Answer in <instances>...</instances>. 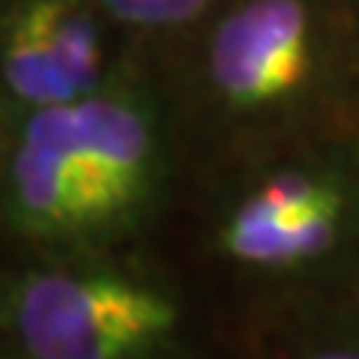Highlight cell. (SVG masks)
<instances>
[{
    "instance_id": "1",
    "label": "cell",
    "mask_w": 359,
    "mask_h": 359,
    "mask_svg": "<svg viewBox=\"0 0 359 359\" xmlns=\"http://www.w3.org/2000/svg\"><path fill=\"white\" fill-rule=\"evenodd\" d=\"M186 183L174 96L144 48L78 102L0 117V224L39 255L141 249Z\"/></svg>"
},
{
    "instance_id": "2",
    "label": "cell",
    "mask_w": 359,
    "mask_h": 359,
    "mask_svg": "<svg viewBox=\"0 0 359 359\" xmlns=\"http://www.w3.org/2000/svg\"><path fill=\"white\" fill-rule=\"evenodd\" d=\"M183 201L228 318L359 294V117L201 165Z\"/></svg>"
},
{
    "instance_id": "3",
    "label": "cell",
    "mask_w": 359,
    "mask_h": 359,
    "mask_svg": "<svg viewBox=\"0 0 359 359\" xmlns=\"http://www.w3.org/2000/svg\"><path fill=\"white\" fill-rule=\"evenodd\" d=\"M201 165L359 117L353 0H216L156 57Z\"/></svg>"
},
{
    "instance_id": "4",
    "label": "cell",
    "mask_w": 359,
    "mask_h": 359,
    "mask_svg": "<svg viewBox=\"0 0 359 359\" xmlns=\"http://www.w3.org/2000/svg\"><path fill=\"white\" fill-rule=\"evenodd\" d=\"M0 335L30 359H177L198 344L186 285L141 249L39 255L9 273Z\"/></svg>"
},
{
    "instance_id": "5",
    "label": "cell",
    "mask_w": 359,
    "mask_h": 359,
    "mask_svg": "<svg viewBox=\"0 0 359 359\" xmlns=\"http://www.w3.org/2000/svg\"><path fill=\"white\" fill-rule=\"evenodd\" d=\"M135 51L96 0H0V117L78 102Z\"/></svg>"
},
{
    "instance_id": "6",
    "label": "cell",
    "mask_w": 359,
    "mask_h": 359,
    "mask_svg": "<svg viewBox=\"0 0 359 359\" xmlns=\"http://www.w3.org/2000/svg\"><path fill=\"white\" fill-rule=\"evenodd\" d=\"M224 327L240 359H359V294L237 314Z\"/></svg>"
},
{
    "instance_id": "7",
    "label": "cell",
    "mask_w": 359,
    "mask_h": 359,
    "mask_svg": "<svg viewBox=\"0 0 359 359\" xmlns=\"http://www.w3.org/2000/svg\"><path fill=\"white\" fill-rule=\"evenodd\" d=\"M216 0H96L123 36L159 57L186 36Z\"/></svg>"
},
{
    "instance_id": "8",
    "label": "cell",
    "mask_w": 359,
    "mask_h": 359,
    "mask_svg": "<svg viewBox=\"0 0 359 359\" xmlns=\"http://www.w3.org/2000/svg\"><path fill=\"white\" fill-rule=\"evenodd\" d=\"M0 359H30L25 351H18L13 341H6L4 335H0Z\"/></svg>"
},
{
    "instance_id": "9",
    "label": "cell",
    "mask_w": 359,
    "mask_h": 359,
    "mask_svg": "<svg viewBox=\"0 0 359 359\" xmlns=\"http://www.w3.org/2000/svg\"><path fill=\"white\" fill-rule=\"evenodd\" d=\"M231 356H233V359H240V356H237V353H233V351H231ZM177 359H212V356H207V351H204V344H201V341H198L195 347H189V351H186V353H180Z\"/></svg>"
},
{
    "instance_id": "10",
    "label": "cell",
    "mask_w": 359,
    "mask_h": 359,
    "mask_svg": "<svg viewBox=\"0 0 359 359\" xmlns=\"http://www.w3.org/2000/svg\"><path fill=\"white\" fill-rule=\"evenodd\" d=\"M353 9H356V21H359V0H353Z\"/></svg>"
}]
</instances>
